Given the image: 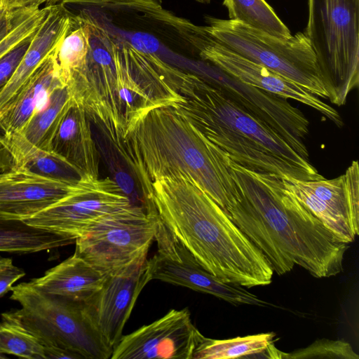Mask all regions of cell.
Wrapping results in <instances>:
<instances>
[{"label": "cell", "mask_w": 359, "mask_h": 359, "mask_svg": "<svg viewBox=\"0 0 359 359\" xmlns=\"http://www.w3.org/2000/svg\"><path fill=\"white\" fill-rule=\"evenodd\" d=\"M23 269L11 264L0 271V297L11 290L13 284L25 276Z\"/></svg>", "instance_id": "cell-31"}, {"label": "cell", "mask_w": 359, "mask_h": 359, "mask_svg": "<svg viewBox=\"0 0 359 359\" xmlns=\"http://www.w3.org/2000/svg\"><path fill=\"white\" fill-rule=\"evenodd\" d=\"M156 231L154 210L131 205L103 217L75 241V253L105 275L147 258Z\"/></svg>", "instance_id": "cell-10"}, {"label": "cell", "mask_w": 359, "mask_h": 359, "mask_svg": "<svg viewBox=\"0 0 359 359\" xmlns=\"http://www.w3.org/2000/svg\"><path fill=\"white\" fill-rule=\"evenodd\" d=\"M131 205L114 180L83 177L70 194L24 222L76 241L103 217Z\"/></svg>", "instance_id": "cell-11"}, {"label": "cell", "mask_w": 359, "mask_h": 359, "mask_svg": "<svg viewBox=\"0 0 359 359\" xmlns=\"http://www.w3.org/2000/svg\"><path fill=\"white\" fill-rule=\"evenodd\" d=\"M229 20H237L281 39L292 34L265 0H223Z\"/></svg>", "instance_id": "cell-26"}, {"label": "cell", "mask_w": 359, "mask_h": 359, "mask_svg": "<svg viewBox=\"0 0 359 359\" xmlns=\"http://www.w3.org/2000/svg\"><path fill=\"white\" fill-rule=\"evenodd\" d=\"M106 278L107 275L74 252L30 283L49 294L85 304L101 289Z\"/></svg>", "instance_id": "cell-20"}, {"label": "cell", "mask_w": 359, "mask_h": 359, "mask_svg": "<svg viewBox=\"0 0 359 359\" xmlns=\"http://www.w3.org/2000/svg\"><path fill=\"white\" fill-rule=\"evenodd\" d=\"M75 241L24 221L0 218V252L29 254L68 245Z\"/></svg>", "instance_id": "cell-23"}, {"label": "cell", "mask_w": 359, "mask_h": 359, "mask_svg": "<svg viewBox=\"0 0 359 359\" xmlns=\"http://www.w3.org/2000/svg\"><path fill=\"white\" fill-rule=\"evenodd\" d=\"M268 358L278 359H358L351 344L343 340L318 339L306 348L284 353L271 344L266 350Z\"/></svg>", "instance_id": "cell-27"}, {"label": "cell", "mask_w": 359, "mask_h": 359, "mask_svg": "<svg viewBox=\"0 0 359 359\" xmlns=\"http://www.w3.org/2000/svg\"><path fill=\"white\" fill-rule=\"evenodd\" d=\"M124 140L140 181L181 175L196 182L225 212L238 194L226 154L171 106L147 111Z\"/></svg>", "instance_id": "cell-4"}, {"label": "cell", "mask_w": 359, "mask_h": 359, "mask_svg": "<svg viewBox=\"0 0 359 359\" xmlns=\"http://www.w3.org/2000/svg\"><path fill=\"white\" fill-rule=\"evenodd\" d=\"M0 353L28 359H45L43 346L31 334L6 320L0 323Z\"/></svg>", "instance_id": "cell-28"}, {"label": "cell", "mask_w": 359, "mask_h": 359, "mask_svg": "<svg viewBox=\"0 0 359 359\" xmlns=\"http://www.w3.org/2000/svg\"><path fill=\"white\" fill-rule=\"evenodd\" d=\"M197 2L201 3V4H209L211 0H195Z\"/></svg>", "instance_id": "cell-37"}, {"label": "cell", "mask_w": 359, "mask_h": 359, "mask_svg": "<svg viewBox=\"0 0 359 359\" xmlns=\"http://www.w3.org/2000/svg\"><path fill=\"white\" fill-rule=\"evenodd\" d=\"M46 358H69L79 359L81 358L78 355L59 346L44 347Z\"/></svg>", "instance_id": "cell-35"}, {"label": "cell", "mask_w": 359, "mask_h": 359, "mask_svg": "<svg viewBox=\"0 0 359 359\" xmlns=\"http://www.w3.org/2000/svg\"><path fill=\"white\" fill-rule=\"evenodd\" d=\"M32 36L26 39L0 59V90L6 84L18 66L29 46Z\"/></svg>", "instance_id": "cell-30"}, {"label": "cell", "mask_w": 359, "mask_h": 359, "mask_svg": "<svg viewBox=\"0 0 359 359\" xmlns=\"http://www.w3.org/2000/svg\"><path fill=\"white\" fill-rule=\"evenodd\" d=\"M60 0H0V10L13 11L31 6L55 4Z\"/></svg>", "instance_id": "cell-32"}, {"label": "cell", "mask_w": 359, "mask_h": 359, "mask_svg": "<svg viewBox=\"0 0 359 359\" xmlns=\"http://www.w3.org/2000/svg\"><path fill=\"white\" fill-rule=\"evenodd\" d=\"M20 309L1 313L2 320L34 336L43 347L59 346L81 358L109 359L113 348L88 316L83 304L49 294L30 281L12 287Z\"/></svg>", "instance_id": "cell-7"}, {"label": "cell", "mask_w": 359, "mask_h": 359, "mask_svg": "<svg viewBox=\"0 0 359 359\" xmlns=\"http://www.w3.org/2000/svg\"><path fill=\"white\" fill-rule=\"evenodd\" d=\"M273 332L238 337L229 339H212L203 337L196 348L192 359H229L252 358L264 354L273 343Z\"/></svg>", "instance_id": "cell-25"}, {"label": "cell", "mask_w": 359, "mask_h": 359, "mask_svg": "<svg viewBox=\"0 0 359 359\" xmlns=\"http://www.w3.org/2000/svg\"><path fill=\"white\" fill-rule=\"evenodd\" d=\"M226 163L238 194L226 214L264 254L273 272L283 275L297 265L322 278L342 271L348 244L285 187L282 177L249 170L228 155Z\"/></svg>", "instance_id": "cell-1"}, {"label": "cell", "mask_w": 359, "mask_h": 359, "mask_svg": "<svg viewBox=\"0 0 359 359\" xmlns=\"http://www.w3.org/2000/svg\"><path fill=\"white\" fill-rule=\"evenodd\" d=\"M6 358V356L4 354L0 353V359Z\"/></svg>", "instance_id": "cell-38"}, {"label": "cell", "mask_w": 359, "mask_h": 359, "mask_svg": "<svg viewBox=\"0 0 359 359\" xmlns=\"http://www.w3.org/2000/svg\"><path fill=\"white\" fill-rule=\"evenodd\" d=\"M51 150L83 177H99V152L90 120L71 97L51 143Z\"/></svg>", "instance_id": "cell-19"}, {"label": "cell", "mask_w": 359, "mask_h": 359, "mask_svg": "<svg viewBox=\"0 0 359 359\" xmlns=\"http://www.w3.org/2000/svg\"><path fill=\"white\" fill-rule=\"evenodd\" d=\"M205 20L208 32L230 50L329 100L316 55L303 32L281 39L237 20L211 16Z\"/></svg>", "instance_id": "cell-9"}, {"label": "cell", "mask_w": 359, "mask_h": 359, "mask_svg": "<svg viewBox=\"0 0 359 359\" xmlns=\"http://www.w3.org/2000/svg\"><path fill=\"white\" fill-rule=\"evenodd\" d=\"M157 250L148 259L151 278L213 295L234 305L269 304L244 287L224 282L204 269L156 215Z\"/></svg>", "instance_id": "cell-13"}, {"label": "cell", "mask_w": 359, "mask_h": 359, "mask_svg": "<svg viewBox=\"0 0 359 359\" xmlns=\"http://www.w3.org/2000/svg\"><path fill=\"white\" fill-rule=\"evenodd\" d=\"M14 167V159L0 135V172L10 170Z\"/></svg>", "instance_id": "cell-34"}, {"label": "cell", "mask_w": 359, "mask_h": 359, "mask_svg": "<svg viewBox=\"0 0 359 359\" xmlns=\"http://www.w3.org/2000/svg\"><path fill=\"white\" fill-rule=\"evenodd\" d=\"M285 187L341 242L359 233V170L353 161L338 177L319 180L282 178Z\"/></svg>", "instance_id": "cell-12"}, {"label": "cell", "mask_w": 359, "mask_h": 359, "mask_svg": "<svg viewBox=\"0 0 359 359\" xmlns=\"http://www.w3.org/2000/svg\"><path fill=\"white\" fill-rule=\"evenodd\" d=\"M200 56L245 83L279 97L301 102L318 111L337 126H343L339 112L320 97L269 68L233 52L210 33Z\"/></svg>", "instance_id": "cell-16"}, {"label": "cell", "mask_w": 359, "mask_h": 359, "mask_svg": "<svg viewBox=\"0 0 359 359\" xmlns=\"http://www.w3.org/2000/svg\"><path fill=\"white\" fill-rule=\"evenodd\" d=\"M50 5L42 8L31 6L20 9L13 27L0 41V59L36 32L44 21Z\"/></svg>", "instance_id": "cell-29"}, {"label": "cell", "mask_w": 359, "mask_h": 359, "mask_svg": "<svg viewBox=\"0 0 359 359\" xmlns=\"http://www.w3.org/2000/svg\"><path fill=\"white\" fill-rule=\"evenodd\" d=\"M21 8L10 11L0 10V41L13 27Z\"/></svg>", "instance_id": "cell-33"}, {"label": "cell", "mask_w": 359, "mask_h": 359, "mask_svg": "<svg viewBox=\"0 0 359 359\" xmlns=\"http://www.w3.org/2000/svg\"><path fill=\"white\" fill-rule=\"evenodd\" d=\"M204 336L185 308L172 309L161 318L122 336L111 359H192Z\"/></svg>", "instance_id": "cell-14"}, {"label": "cell", "mask_w": 359, "mask_h": 359, "mask_svg": "<svg viewBox=\"0 0 359 359\" xmlns=\"http://www.w3.org/2000/svg\"><path fill=\"white\" fill-rule=\"evenodd\" d=\"M72 20V13L62 4L50 5L18 66L0 90V119L30 76L60 46L71 27Z\"/></svg>", "instance_id": "cell-18"}, {"label": "cell", "mask_w": 359, "mask_h": 359, "mask_svg": "<svg viewBox=\"0 0 359 359\" xmlns=\"http://www.w3.org/2000/svg\"><path fill=\"white\" fill-rule=\"evenodd\" d=\"M69 100L67 86L57 88L46 105L35 113L20 131L32 144L50 151L52 140Z\"/></svg>", "instance_id": "cell-24"}, {"label": "cell", "mask_w": 359, "mask_h": 359, "mask_svg": "<svg viewBox=\"0 0 359 359\" xmlns=\"http://www.w3.org/2000/svg\"><path fill=\"white\" fill-rule=\"evenodd\" d=\"M63 86L66 85L60 74L55 50L30 76L0 119L3 133L21 130L46 105L52 92Z\"/></svg>", "instance_id": "cell-21"}, {"label": "cell", "mask_w": 359, "mask_h": 359, "mask_svg": "<svg viewBox=\"0 0 359 359\" xmlns=\"http://www.w3.org/2000/svg\"><path fill=\"white\" fill-rule=\"evenodd\" d=\"M11 264H13L12 259L0 257V271Z\"/></svg>", "instance_id": "cell-36"}, {"label": "cell", "mask_w": 359, "mask_h": 359, "mask_svg": "<svg viewBox=\"0 0 359 359\" xmlns=\"http://www.w3.org/2000/svg\"><path fill=\"white\" fill-rule=\"evenodd\" d=\"M359 0H308L303 32L316 55L330 101L338 106L359 82Z\"/></svg>", "instance_id": "cell-8"}, {"label": "cell", "mask_w": 359, "mask_h": 359, "mask_svg": "<svg viewBox=\"0 0 359 359\" xmlns=\"http://www.w3.org/2000/svg\"><path fill=\"white\" fill-rule=\"evenodd\" d=\"M76 183L15 166L0 172V218L25 221L70 194Z\"/></svg>", "instance_id": "cell-17"}, {"label": "cell", "mask_w": 359, "mask_h": 359, "mask_svg": "<svg viewBox=\"0 0 359 359\" xmlns=\"http://www.w3.org/2000/svg\"><path fill=\"white\" fill-rule=\"evenodd\" d=\"M89 26V49L84 66L66 82L70 97L102 130L125 138L154 102L135 81L116 41L102 28Z\"/></svg>", "instance_id": "cell-6"}, {"label": "cell", "mask_w": 359, "mask_h": 359, "mask_svg": "<svg viewBox=\"0 0 359 359\" xmlns=\"http://www.w3.org/2000/svg\"><path fill=\"white\" fill-rule=\"evenodd\" d=\"M150 200L166 229L210 273L247 287L271 283L274 272L264 254L193 180L157 179Z\"/></svg>", "instance_id": "cell-2"}, {"label": "cell", "mask_w": 359, "mask_h": 359, "mask_svg": "<svg viewBox=\"0 0 359 359\" xmlns=\"http://www.w3.org/2000/svg\"><path fill=\"white\" fill-rule=\"evenodd\" d=\"M178 93L182 100L172 107L236 163L282 178H325L273 128L203 78L185 72Z\"/></svg>", "instance_id": "cell-3"}, {"label": "cell", "mask_w": 359, "mask_h": 359, "mask_svg": "<svg viewBox=\"0 0 359 359\" xmlns=\"http://www.w3.org/2000/svg\"><path fill=\"white\" fill-rule=\"evenodd\" d=\"M72 13L104 29L113 39L155 55L176 67L184 60L195 73L208 36L195 25L163 8L161 0H61Z\"/></svg>", "instance_id": "cell-5"}, {"label": "cell", "mask_w": 359, "mask_h": 359, "mask_svg": "<svg viewBox=\"0 0 359 359\" xmlns=\"http://www.w3.org/2000/svg\"><path fill=\"white\" fill-rule=\"evenodd\" d=\"M1 138L11 154L15 166L23 167L42 177L76 183L81 174L52 150L41 149L28 141L20 131L3 133Z\"/></svg>", "instance_id": "cell-22"}, {"label": "cell", "mask_w": 359, "mask_h": 359, "mask_svg": "<svg viewBox=\"0 0 359 359\" xmlns=\"http://www.w3.org/2000/svg\"><path fill=\"white\" fill-rule=\"evenodd\" d=\"M151 280L147 257L107 275L101 289L83 304L88 316L112 348L122 337L137 297Z\"/></svg>", "instance_id": "cell-15"}]
</instances>
